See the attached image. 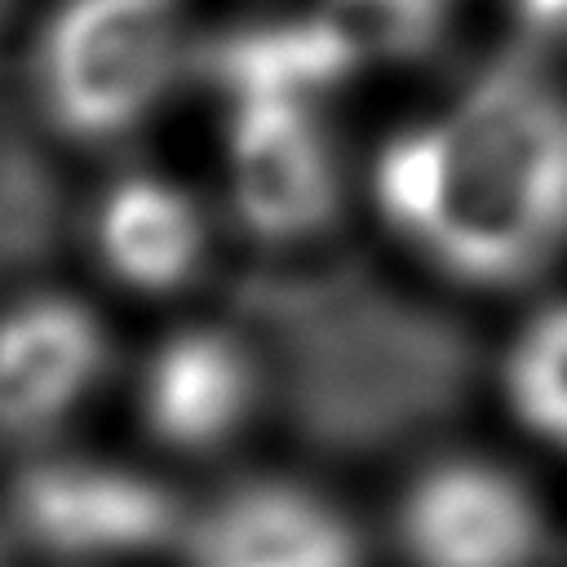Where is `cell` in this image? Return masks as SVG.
I'll return each instance as SVG.
<instances>
[{
  "mask_svg": "<svg viewBox=\"0 0 567 567\" xmlns=\"http://www.w3.org/2000/svg\"><path fill=\"white\" fill-rule=\"evenodd\" d=\"M354 58L412 53L439 22V0H328L319 9Z\"/></svg>",
  "mask_w": 567,
  "mask_h": 567,
  "instance_id": "cell-12",
  "label": "cell"
},
{
  "mask_svg": "<svg viewBox=\"0 0 567 567\" xmlns=\"http://www.w3.org/2000/svg\"><path fill=\"white\" fill-rule=\"evenodd\" d=\"M102 368L93 315L66 297L22 301L0 319V430L31 434L71 412Z\"/></svg>",
  "mask_w": 567,
  "mask_h": 567,
  "instance_id": "cell-6",
  "label": "cell"
},
{
  "mask_svg": "<svg viewBox=\"0 0 567 567\" xmlns=\"http://www.w3.org/2000/svg\"><path fill=\"white\" fill-rule=\"evenodd\" d=\"M230 186L239 217L266 239H292L328 221L332 164L301 97H235Z\"/></svg>",
  "mask_w": 567,
  "mask_h": 567,
  "instance_id": "cell-4",
  "label": "cell"
},
{
  "mask_svg": "<svg viewBox=\"0 0 567 567\" xmlns=\"http://www.w3.org/2000/svg\"><path fill=\"white\" fill-rule=\"evenodd\" d=\"M252 399V372L221 332H177L146 372V421L173 447H208L226 439Z\"/></svg>",
  "mask_w": 567,
  "mask_h": 567,
  "instance_id": "cell-8",
  "label": "cell"
},
{
  "mask_svg": "<svg viewBox=\"0 0 567 567\" xmlns=\"http://www.w3.org/2000/svg\"><path fill=\"white\" fill-rule=\"evenodd\" d=\"M173 53L177 0H66L40 53L44 102L75 137L124 133L164 93Z\"/></svg>",
  "mask_w": 567,
  "mask_h": 567,
  "instance_id": "cell-2",
  "label": "cell"
},
{
  "mask_svg": "<svg viewBox=\"0 0 567 567\" xmlns=\"http://www.w3.org/2000/svg\"><path fill=\"white\" fill-rule=\"evenodd\" d=\"M97 248L128 288L164 292L195 270L204 226L195 204L168 182L128 177L97 213Z\"/></svg>",
  "mask_w": 567,
  "mask_h": 567,
  "instance_id": "cell-9",
  "label": "cell"
},
{
  "mask_svg": "<svg viewBox=\"0 0 567 567\" xmlns=\"http://www.w3.org/2000/svg\"><path fill=\"white\" fill-rule=\"evenodd\" d=\"M18 518L27 536L58 554H120L168 536L173 501L124 470L40 465L18 483Z\"/></svg>",
  "mask_w": 567,
  "mask_h": 567,
  "instance_id": "cell-5",
  "label": "cell"
},
{
  "mask_svg": "<svg viewBox=\"0 0 567 567\" xmlns=\"http://www.w3.org/2000/svg\"><path fill=\"white\" fill-rule=\"evenodd\" d=\"M377 199L452 275L509 284L567 239V106L518 66L492 71L443 120L385 142Z\"/></svg>",
  "mask_w": 567,
  "mask_h": 567,
  "instance_id": "cell-1",
  "label": "cell"
},
{
  "mask_svg": "<svg viewBox=\"0 0 567 567\" xmlns=\"http://www.w3.org/2000/svg\"><path fill=\"white\" fill-rule=\"evenodd\" d=\"M540 540L527 492L478 461L425 470L403 501V545L416 567H532Z\"/></svg>",
  "mask_w": 567,
  "mask_h": 567,
  "instance_id": "cell-3",
  "label": "cell"
},
{
  "mask_svg": "<svg viewBox=\"0 0 567 567\" xmlns=\"http://www.w3.org/2000/svg\"><path fill=\"white\" fill-rule=\"evenodd\" d=\"M509 399L527 430L567 447V301L540 310L509 354Z\"/></svg>",
  "mask_w": 567,
  "mask_h": 567,
  "instance_id": "cell-11",
  "label": "cell"
},
{
  "mask_svg": "<svg viewBox=\"0 0 567 567\" xmlns=\"http://www.w3.org/2000/svg\"><path fill=\"white\" fill-rule=\"evenodd\" d=\"M354 49L332 31L323 13L279 27H252L221 44L217 66L235 84V97L275 93V97H310L341 80L354 66Z\"/></svg>",
  "mask_w": 567,
  "mask_h": 567,
  "instance_id": "cell-10",
  "label": "cell"
},
{
  "mask_svg": "<svg viewBox=\"0 0 567 567\" xmlns=\"http://www.w3.org/2000/svg\"><path fill=\"white\" fill-rule=\"evenodd\" d=\"M518 9L536 31H567V0H518Z\"/></svg>",
  "mask_w": 567,
  "mask_h": 567,
  "instance_id": "cell-13",
  "label": "cell"
},
{
  "mask_svg": "<svg viewBox=\"0 0 567 567\" xmlns=\"http://www.w3.org/2000/svg\"><path fill=\"white\" fill-rule=\"evenodd\" d=\"M190 558L195 567H359V545L323 501L266 483L204 514Z\"/></svg>",
  "mask_w": 567,
  "mask_h": 567,
  "instance_id": "cell-7",
  "label": "cell"
}]
</instances>
